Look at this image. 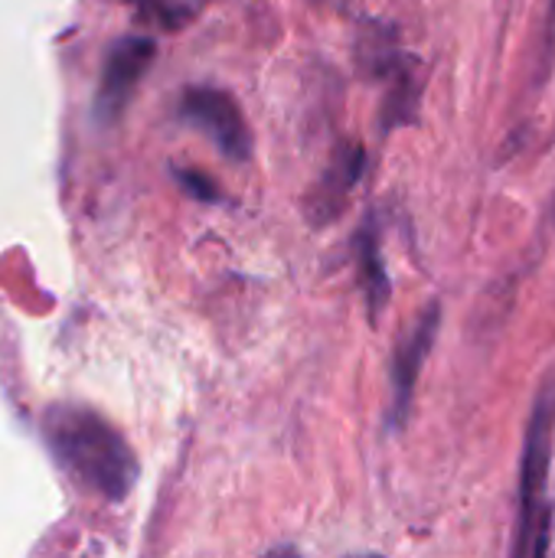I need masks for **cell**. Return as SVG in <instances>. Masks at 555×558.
I'll list each match as a JSON object with an SVG mask.
<instances>
[{"instance_id":"52a82bcc","label":"cell","mask_w":555,"mask_h":558,"mask_svg":"<svg viewBox=\"0 0 555 558\" xmlns=\"http://www.w3.org/2000/svg\"><path fill=\"white\" fill-rule=\"evenodd\" d=\"M357 271H360V288H363V298H366L370 320H379L383 307L389 304L393 281H389L386 265H383L376 222H366L363 232L357 235Z\"/></svg>"},{"instance_id":"8992f818","label":"cell","mask_w":555,"mask_h":558,"mask_svg":"<svg viewBox=\"0 0 555 558\" xmlns=\"http://www.w3.org/2000/svg\"><path fill=\"white\" fill-rule=\"evenodd\" d=\"M366 167V147L360 141H340L334 147V157L327 163V170L317 177V183L311 186L307 199H304V213L314 226H327L340 216V209L347 206L350 190L357 186V180L363 177Z\"/></svg>"},{"instance_id":"3957f363","label":"cell","mask_w":555,"mask_h":558,"mask_svg":"<svg viewBox=\"0 0 555 558\" xmlns=\"http://www.w3.org/2000/svg\"><path fill=\"white\" fill-rule=\"evenodd\" d=\"M180 118L200 128L229 160L242 163L252 157V131L229 92L213 85H190L180 98Z\"/></svg>"},{"instance_id":"8fae6325","label":"cell","mask_w":555,"mask_h":558,"mask_svg":"<svg viewBox=\"0 0 555 558\" xmlns=\"http://www.w3.org/2000/svg\"><path fill=\"white\" fill-rule=\"evenodd\" d=\"M555 56V0H550V23H546V62Z\"/></svg>"},{"instance_id":"6da1fadb","label":"cell","mask_w":555,"mask_h":558,"mask_svg":"<svg viewBox=\"0 0 555 558\" xmlns=\"http://www.w3.org/2000/svg\"><path fill=\"white\" fill-rule=\"evenodd\" d=\"M56 461L92 494L118 504L137 484V458L128 441L95 412L56 405L43 428Z\"/></svg>"},{"instance_id":"9c48e42d","label":"cell","mask_w":555,"mask_h":558,"mask_svg":"<svg viewBox=\"0 0 555 558\" xmlns=\"http://www.w3.org/2000/svg\"><path fill=\"white\" fill-rule=\"evenodd\" d=\"M128 3L137 10L141 20H147L167 33H177L200 16L206 0H128Z\"/></svg>"},{"instance_id":"7a4b0ae2","label":"cell","mask_w":555,"mask_h":558,"mask_svg":"<svg viewBox=\"0 0 555 558\" xmlns=\"http://www.w3.org/2000/svg\"><path fill=\"white\" fill-rule=\"evenodd\" d=\"M555 438V386L550 383L527 422L523 464H520V526H517V556H546L550 549V461Z\"/></svg>"},{"instance_id":"ba28073f","label":"cell","mask_w":555,"mask_h":558,"mask_svg":"<svg viewBox=\"0 0 555 558\" xmlns=\"http://www.w3.org/2000/svg\"><path fill=\"white\" fill-rule=\"evenodd\" d=\"M389 92L383 101V128H402L412 124L419 114V101H422V82H419V62L409 56L389 78Z\"/></svg>"},{"instance_id":"277c9868","label":"cell","mask_w":555,"mask_h":558,"mask_svg":"<svg viewBox=\"0 0 555 558\" xmlns=\"http://www.w3.org/2000/svg\"><path fill=\"white\" fill-rule=\"evenodd\" d=\"M438 327H442V304H429L415 324L396 340L393 347V412H389V425L393 428H402L406 418H409V409H412V399H415V386H419V376H422V366L435 347V337H438Z\"/></svg>"},{"instance_id":"30bf717a","label":"cell","mask_w":555,"mask_h":558,"mask_svg":"<svg viewBox=\"0 0 555 558\" xmlns=\"http://www.w3.org/2000/svg\"><path fill=\"white\" fill-rule=\"evenodd\" d=\"M173 177H177V183H180L190 196L206 199V203L219 199V183H216L213 177H206V173H200V170H173Z\"/></svg>"},{"instance_id":"5b68a950","label":"cell","mask_w":555,"mask_h":558,"mask_svg":"<svg viewBox=\"0 0 555 558\" xmlns=\"http://www.w3.org/2000/svg\"><path fill=\"white\" fill-rule=\"evenodd\" d=\"M154 56H157V43L147 36H124L111 46L105 69H101L98 95H95L98 121H114L128 108V101H131L137 82L144 78V72L150 69Z\"/></svg>"}]
</instances>
